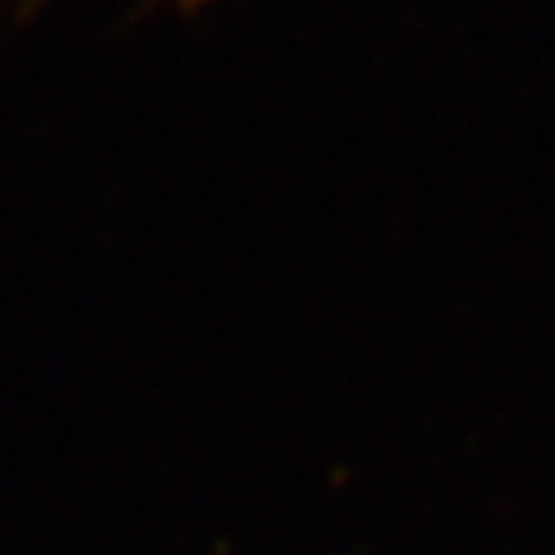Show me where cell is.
Returning <instances> with one entry per match:
<instances>
[{
	"instance_id": "6da1fadb",
	"label": "cell",
	"mask_w": 555,
	"mask_h": 555,
	"mask_svg": "<svg viewBox=\"0 0 555 555\" xmlns=\"http://www.w3.org/2000/svg\"><path fill=\"white\" fill-rule=\"evenodd\" d=\"M43 0H24V12H31V9H39ZM178 9H201V4H208V0H173Z\"/></svg>"
}]
</instances>
